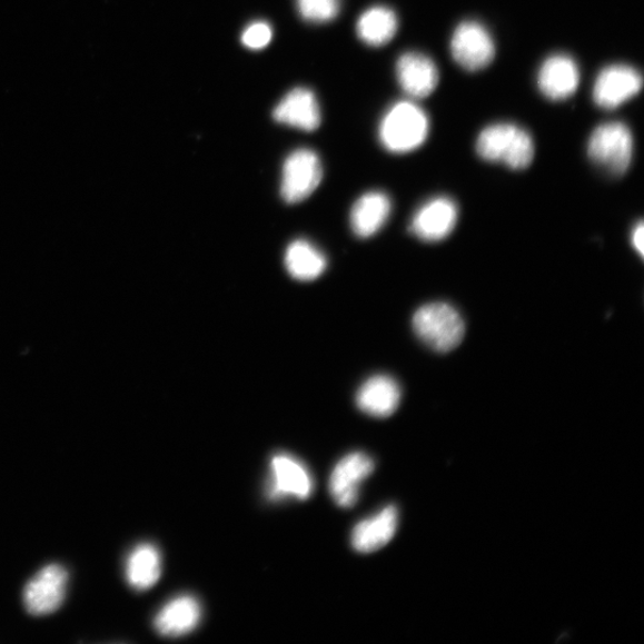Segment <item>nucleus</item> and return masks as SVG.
Wrapping results in <instances>:
<instances>
[{
  "label": "nucleus",
  "mask_w": 644,
  "mask_h": 644,
  "mask_svg": "<svg viewBox=\"0 0 644 644\" xmlns=\"http://www.w3.org/2000/svg\"><path fill=\"white\" fill-rule=\"evenodd\" d=\"M476 152L486 161L523 170L531 167L535 158V143L531 133L517 125L494 123L477 137Z\"/></svg>",
  "instance_id": "nucleus-1"
},
{
  "label": "nucleus",
  "mask_w": 644,
  "mask_h": 644,
  "mask_svg": "<svg viewBox=\"0 0 644 644\" xmlns=\"http://www.w3.org/2000/svg\"><path fill=\"white\" fill-rule=\"evenodd\" d=\"M429 121L416 103L394 105L379 123L378 137L387 151L404 155L417 150L428 137Z\"/></svg>",
  "instance_id": "nucleus-2"
},
{
  "label": "nucleus",
  "mask_w": 644,
  "mask_h": 644,
  "mask_svg": "<svg viewBox=\"0 0 644 644\" xmlns=\"http://www.w3.org/2000/svg\"><path fill=\"white\" fill-rule=\"evenodd\" d=\"M413 329L428 348L449 353L464 340L466 326L459 313L444 303L428 304L413 317Z\"/></svg>",
  "instance_id": "nucleus-3"
},
{
  "label": "nucleus",
  "mask_w": 644,
  "mask_h": 644,
  "mask_svg": "<svg viewBox=\"0 0 644 644\" xmlns=\"http://www.w3.org/2000/svg\"><path fill=\"white\" fill-rule=\"evenodd\" d=\"M589 159L610 175L622 176L634 156L632 131L622 122H607L593 130L588 140Z\"/></svg>",
  "instance_id": "nucleus-4"
},
{
  "label": "nucleus",
  "mask_w": 644,
  "mask_h": 644,
  "mask_svg": "<svg viewBox=\"0 0 644 644\" xmlns=\"http://www.w3.org/2000/svg\"><path fill=\"white\" fill-rule=\"evenodd\" d=\"M321 179L323 167L318 155L303 148L285 161L280 194L287 204L304 202L318 189Z\"/></svg>",
  "instance_id": "nucleus-5"
},
{
  "label": "nucleus",
  "mask_w": 644,
  "mask_h": 644,
  "mask_svg": "<svg viewBox=\"0 0 644 644\" xmlns=\"http://www.w3.org/2000/svg\"><path fill=\"white\" fill-rule=\"evenodd\" d=\"M454 60L469 72L482 71L495 57V43L489 31L475 21L462 22L450 41Z\"/></svg>",
  "instance_id": "nucleus-6"
},
{
  "label": "nucleus",
  "mask_w": 644,
  "mask_h": 644,
  "mask_svg": "<svg viewBox=\"0 0 644 644\" xmlns=\"http://www.w3.org/2000/svg\"><path fill=\"white\" fill-rule=\"evenodd\" d=\"M313 487L311 474L300 459L286 453L277 454L271 458L267 489L270 499L307 501L313 493Z\"/></svg>",
  "instance_id": "nucleus-7"
},
{
  "label": "nucleus",
  "mask_w": 644,
  "mask_h": 644,
  "mask_svg": "<svg viewBox=\"0 0 644 644\" xmlns=\"http://www.w3.org/2000/svg\"><path fill=\"white\" fill-rule=\"evenodd\" d=\"M642 87L643 78L632 66L611 65L594 81L593 101L605 110L617 109L637 96Z\"/></svg>",
  "instance_id": "nucleus-8"
},
{
  "label": "nucleus",
  "mask_w": 644,
  "mask_h": 644,
  "mask_svg": "<svg viewBox=\"0 0 644 644\" xmlns=\"http://www.w3.org/2000/svg\"><path fill=\"white\" fill-rule=\"evenodd\" d=\"M375 470L374 459L365 453H351L344 456L329 477V493L336 504L343 508L356 505L363 482Z\"/></svg>",
  "instance_id": "nucleus-9"
},
{
  "label": "nucleus",
  "mask_w": 644,
  "mask_h": 644,
  "mask_svg": "<svg viewBox=\"0 0 644 644\" xmlns=\"http://www.w3.org/2000/svg\"><path fill=\"white\" fill-rule=\"evenodd\" d=\"M68 581V572L59 565L42 568L24 591V604L29 613L34 616L53 614L65 600Z\"/></svg>",
  "instance_id": "nucleus-10"
},
{
  "label": "nucleus",
  "mask_w": 644,
  "mask_h": 644,
  "mask_svg": "<svg viewBox=\"0 0 644 644\" xmlns=\"http://www.w3.org/2000/svg\"><path fill=\"white\" fill-rule=\"evenodd\" d=\"M457 218L455 202L448 197H436L416 211L410 222V232L423 241H440L452 235Z\"/></svg>",
  "instance_id": "nucleus-11"
},
{
  "label": "nucleus",
  "mask_w": 644,
  "mask_h": 644,
  "mask_svg": "<svg viewBox=\"0 0 644 644\" xmlns=\"http://www.w3.org/2000/svg\"><path fill=\"white\" fill-rule=\"evenodd\" d=\"M581 82L576 62L566 55H554L541 66L537 77L538 89L551 101H565L572 97Z\"/></svg>",
  "instance_id": "nucleus-12"
},
{
  "label": "nucleus",
  "mask_w": 644,
  "mask_h": 644,
  "mask_svg": "<svg viewBox=\"0 0 644 644\" xmlns=\"http://www.w3.org/2000/svg\"><path fill=\"white\" fill-rule=\"evenodd\" d=\"M396 77L403 91L413 99L434 93L439 82V71L432 58L417 52L402 56L396 63Z\"/></svg>",
  "instance_id": "nucleus-13"
},
{
  "label": "nucleus",
  "mask_w": 644,
  "mask_h": 644,
  "mask_svg": "<svg viewBox=\"0 0 644 644\" xmlns=\"http://www.w3.org/2000/svg\"><path fill=\"white\" fill-rule=\"evenodd\" d=\"M202 618V607L190 594H181L165 604L155 618L161 636L179 637L192 633Z\"/></svg>",
  "instance_id": "nucleus-14"
},
{
  "label": "nucleus",
  "mask_w": 644,
  "mask_h": 644,
  "mask_svg": "<svg viewBox=\"0 0 644 644\" xmlns=\"http://www.w3.org/2000/svg\"><path fill=\"white\" fill-rule=\"evenodd\" d=\"M399 512L393 505L379 511L378 514L359 522L353 531V548L361 554H371L383 549L398 531Z\"/></svg>",
  "instance_id": "nucleus-15"
},
{
  "label": "nucleus",
  "mask_w": 644,
  "mask_h": 644,
  "mask_svg": "<svg viewBox=\"0 0 644 644\" xmlns=\"http://www.w3.org/2000/svg\"><path fill=\"white\" fill-rule=\"evenodd\" d=\"M274 119L306 131L318 129L321 123V111L316 95L305 88L291 90L275 108Z\"/></svg>",
  "instance_id": "nucleus-16"
},
{
  "label": "nucleus",
  "mask_w": 644,
  "mask_h": 644,
  "mask_svg": "<svg viewBox=\"0 0 644 644\" xmlns=\"http://www.w3.org/2000/svg\"><path fill=\"white\" fill-rule=\"evenodd\" d=\"M357 406L366 415L387 418L394 415L402 402V389L394 378L376 375L367 379L357 393Z\"/></svg>",
  "instance_id": "nucleus-17"
},
{
  "label": "nucleus",
  "mask_w": 644,
  "mask_h": 644,
  "mask_svg": "<svg viewBox=\"0 0 644 644\" xmlns=\"http://www.w3.org/2000/svg\"><path fill=\"white\" fill-rule=\"evenodd\" d=\"M390 198L379 191H371L358 198L350 214L354 234L359 238H370L382 229L390 215Z\"/></svg>",
  "instance_id": "nucleus-18"
},
{
  "label": "nucleus",
  "mask_w": 644,
  "mask_h": 644,
  "mask_svg": "<svg viewBox=\"0 0 644 644\" xmlns=\"http://www.w3.org/2000/svg\"><path fill=\"white\" fill-rule=\"evenodd\" d=\"M161 555L151 543H142L130 553L126 565L128 584L137 591L152 588L160 579Z\"/></svg>",
  "instance_id": "nucleus-19"
},
{
  "label": "nucleus",
  "mask_w": 644,
  "mask_h": 644,
  "mask_svg": "<svg viewBox=\"0 0 644 644\" xmlns=\"http://www.w3.org/2000/svg\"><path fill=\"white\" fill-rule=\"evenodd\" d=\"M285 264L289 275L301 283L319 278L327 267L326 257L307 240H296L289 245Z\"/></svg>",
  "instance_id": "nucleus-20"
},
{
  "label": "nucleus",
  "mask_w": 644,
  "mask_h": 644,
  "mask_svg": "<svg viewBox=\"0 0 644 644\" xmlns=\"http://www.w3.org/2000/svg\"><path fill=\"white\" fill-rule=\"evenodd\" d=\"M398 16L386 7H374L363 13L357 22L358 38L374 47L390 42L398 31Z\"/></svg>",
  "instance_id": "nucleus-21"
},
{
  "label": "nucleus",
  "mask_w": 644,
  "mask_h": 644,
  "mask_svg": "<svg viewBox=\"0 0 644 644\" xmlns=\"http://www.w3.org/2000/svg\"><path fill=\"white\" fill-rule=\"evenodd\" d=\"M301 18L310 23H327L337 18L340 0H296Z\"/></svg>",
  "instance_id": "nucleus-22"
},
{
  "label": "nucleus",
  "mask_w": 644,
  "mask_h": 644,
  "mask_svg": "<svg viewBox=\"0 0 644 644\" xmlns=\"http://www.w3.org/2000/svg\"><path fill=\"white\" fill-rule=\"evenodd\" d=\"M273 40V28L267 22H255L247 27L241 37L245 47L259 51Z\"/></svg>",
  "instance_id": "nucleus-23"
},
{
  "label": "nucleus",
  "mask_w": 644,
  "mask_h": 644,
  "mask_svg": "<svg viewBox=\"0 0 644 644\" xmlns=\"http://www.w3.org/2000/svg\"><path fill=\"white\" fill-rule=\"evenodd\" d=\"M632 244L635 247L637 254L642 257L644 252V226L643 222H638L634 229L632 236Z\"/></svg>",
  "instance_id": "nucleus-24"
}]
</instances>
